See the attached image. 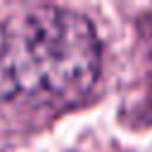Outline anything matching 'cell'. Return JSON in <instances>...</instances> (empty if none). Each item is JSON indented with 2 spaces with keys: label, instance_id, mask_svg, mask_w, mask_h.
Returning a JSON list of instances; mask_svg holds the SVG:
<instances>
[{
  "label": "cell",
  "instance_id": "cell-1",
  "mask_svg": "<svg viewBox=\"0 0 152 152\" xmlns=\"http://www.w3.org/2000/svg\"><path fill=\"white\" fill-rule=\"evenodd\" d=\"M100 74V36L76 10L33 5L17 10L0 26V95L19 109H74L95 90Z\"/></svg>",
  "mask_w": 152,
  "mask_h": 152
},
{
  "label": "cell",
  "instance_id": "cell-2",
  "mask_svg": "<svg viewBox=\"0 0 152 152\" xmlns=\"http://www.w3.org/2000/svg\"><path fill=\"white\" fill-rule=\"evenodd\" d=\"M150 19L147 21V28H145V40H147V78H150V86H147V100H152V17H145Z\"/></svg>",
  "mask_w": 152,
  "mask_h": 152
}]
</instances>
